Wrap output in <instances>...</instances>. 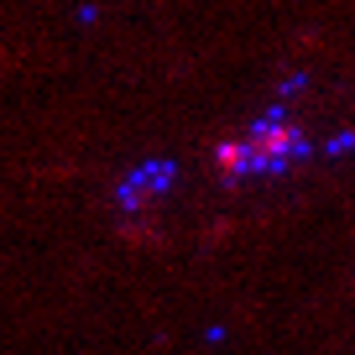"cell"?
I'll use <instances>...</instances> for the list:
<instances>
[{"mask_svg":"<svg viewBox=\"0 0 355 355\" xmlns=\"http://www.w3.org/2000/svg\"><path fill=\"white\" fill-rule=\"evenodd\" d=\"M303 157H309V136L298 131V121H288V115H261L251 131L230 136V141L214 152V167H220V178L241 183V178L288 173Z\"/></svg>","mask_w":355,"mask_h":355,"instance_id":"cell-1","label":"cell"},{"mask_svg":"<svg viewBox=\"0 0 355 355\" xmlns=\"http://www.w3.org/2000/svg\"><path fill=\"white\" fill-rule=\"evenodd\" d=\"M167 178H173V173L152 162V167H146V173H136L131 183H125V189H121V199H125V204H146V199H157V193H162V189H157V183H167Z\"/></svg>","mask_w":355,"mask_h":355,"instance_id":"cell-2","label":"cell"}]
</instances>
